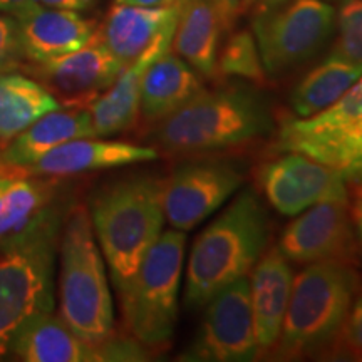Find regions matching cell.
<instances>
[{
	"instance_id": "obj_7",
	"label": "cell",
	"mask_w": 362,
	"mask_h": 362,
	"mask_svg": "<svg viewBox=\"0 0 362 362\" xmlns=\"http://www.w3.org/2000/svg\"><path fill=\"white\" fill-rule=\"evenodd\" d=\"M187 232L166 230L143 257L128 284L117 292L126 329L148 349H165L178 322Z\"/></svg>"
},
{
	"instance_id": "obj_22",
	"label": "cell",
	"mask_w": 362,
	"mask_h": 362,
	"mask_svg": "<svg viewBox=\"0 0 362 362\" xmlns=\"http://www.w3.org/2000/svg\"><path fill=\"white\" fill-rule=\"evenodd\" d=\"M178 16L171 49L205 78L216 76L220 39L226 30L215 0H176Z\"/></svg>"
},
{
	"instance_id": "obj_15",
	"label": "cell",
	"mask_w": 362,
	"mask_h": 362,
	"mask_svg": "<svg viewBox=\"0 0 362 362\" xmlns=\"http://www.w3.org/2000/svg\"><path fill=\"white\" fill-rule=\"evenodd\" d=\"M248 275L259 354H270L279 341L292 291L293 270L291 260L279 247H269Z\"/></svg>"
},
{
	"instance_id": "obj_20",
	"label": "cell",
	"mask_w": 362,
	"mask_h": 362,
	"mask_svg": "<svg viewBox=\"0 0 362 362\" xmlns=\"http://www.w3.org/2000/svg\"><path fill=\"white\" fill-rule=\"evenodd\" d=\"M96 136L90 112L86 107H57L13 136L0 155L8 168L27 170L54 148L71 139Z\"/></svg>"
},
{
	"instance_id": "obj_23",
	"label": "cell",
	"mask_w": 362,
	"mask_h": 362,
	"mask_svg": "<svg viewBox=\"0 0 362 362\" xmlns=\"http://www.w3.org/2000/svg\"><path fill=\"white\" fill-rule=\"evenodd\" d=\"M176 2L158 8L116 4L98 33L106 47L126 67L141 56L166 27L176 22Z\"/></svg>"
},
{
	"instance_id": "obj_35",
	"label": "cell",
	"mask_w": 362,
	"mask_h": 362,
	"mask_svg": "<svg viewBox=\"0 0 362 362\" xmlns=\"http://www.w3.org/2000/svg\"><path fill=\"white\" fill-rule=\"evenodd\" d=\"M351 214H352V220H354V225L357 226V230H359V235L362 238V183L357 185L356 188V202H354V206H352Z\"/></svg>"
},
{
	"instance_id": "obj_24",
	"label": "cell",
	"mask_w": 362,
	"mask_h": 362,
	"mask_svg": "<svg viewBox=\"0 0 362 362\" xmlns=\"http://www.w3.org/2000/svg\"><path fill=\"white\" fill-rule=\"evenodd\" d=\"M57 107L62 106L35 79L13 72L0 74V141H11L37 117Z\"/></svg>"
},
{
	"instance_id": "obj_38",
	"label": "cell",
	"mask_w": 362,
	"mask_h": 362,
	"mask_svg": "<svg viewBox=\"0 0 362 362\" xmlns=\"http://www.w3.org/2000/svg\"><path fill=\"white\" fill-rule=\"evenodd\" d=\"M4 175H6V171H4L2 168H0V181H2V178H4Z\"/></svg>"
},
{
	"instance_id": "obj_6",
	"label": "cell",
	"mask_w": 362,
	"mask_h": 362,
	"mask_svg": "<svg viewBox=\"0 0 362 362\" xmlns=\"http://www.w3.org/2000/svg\"><path fill=\"white\" fill-rule=\"evenodd\" d=\"M59 252L61 319L86 341H104L115 334V310L106 265L84 205L67 214Z\"/></svg>"
},
{
	"instance_id": "obj_14",
	"label": "cell",
	"mask_w": 362,
	"mask_h": 362,
	"mask_svg": "<svg viewBox=\"0 0 362 362\" xmlns=\"http://www.w3.org/2000/svg\"><path fill=\"white\" fill-rule=\"evenodd\" d=\"M296 264L347 262L356 255L354 220L349 202H324L307 208L284 228L277 245Z\"/></svg>"
},
{
	"instance_id": "obj_1",
	"label": "cell",
	"mask_w": 362,
	"mask_h": 362,
	"mask_svg": "<svg viewBox=\"0 0 362 362\" xmlns=\"http://www.w3.org/2000/svg\"><path fill=\"white\" fill-rule=\"evenodd\" d=\"M275 129L269 99L247 86L202 89L155 126V141L168 155H211L247 146Z\"/></svg>"
},
{
	"instance_id": "obj_19",
	"label": "cell",
	"mask_w": 362,
	"mask_h": 362,
	"mask_svg": "<svg viewBox=\"0 0 362 362\" xmlns=\"http://www.w3.org/2000/svg\"><path fill=\"white\" fill-rule=\"evenodd\" d=\"M17 24L25 59L34 64L78 51L98 33L96 22L84 19L76 11L39 4L17 17Z\"/></svg>"
},
{
	"instance_id": "obj_33",
	"label": "cell",
	"mask_w": 362,
	"mask_h": 362,
	"mask_svg": "<svg viewBox=\"0 0 362 362\" xmlns=\"http://www.w3.org/2000/svg\"><path fill=\"white\" fill-rule=\"evenodd\" d=\"M35 6V0H0V12L12 16L13 19L22 16Z\"/></svg>"
},
{
	"instance_id": "obj_30",
	"label": "cell",
	"mask_w": 362,
	"mask_h": 362,
	"mask_svg": "<svg viewBox=\"0 0 362 362\" xmlns=\"http://www.w3.org/2000/svg\"><path fill=\"white\" fill-rule=\"evenodd\" d=\"M24 59L17 19L0 12V74L13 72Z\"/></svg>"
},
{
	"instance_id": "obj_31",
	"label": "cell",
	"mask_w": 362,
	"mask_h": 362,
	"mask_svg": "<svg viewBox=\"0 0 362 362\" xmlns=\"http://www.w3.org/2000/svg\"><path fill=\"white\" fill-rule=\"evenodd\" d=\"M35 4L42 7H51V8H62V11H84L88 8L93 0H35Z\"/></svg>"
},
{
	"instance_id": "obj_13",
	"label": "cell",
	"mask_w": 362,
	"mask_h": 362,
	"mask_svg": "<svg viewBox=\"0 0 362 362\" xmlns=\"http://www.w3.org/2000/svg\"><path fill=\"white\" fill-rule=\"evenodd\" d=\"M124 66L115 57L96 33L78 51L37 62L35 81L44 86L62 107H88L103 96Z\"/></svg>"
},
{
	"instance_id": "obj_5",
	"label": "cell",
	"mask_w": 362,
	"mask_h": 362,
	"mask_svg": "<svg viewBox=\"0 0 362 362\" xmlns=\"http://www.w3.org/2000/svg\"><path fill=\"white\" fill-rule=\"evenodd\" d=\"M59 218L47 206L33 223L0 242V357L29 317L54 309Z\"/></svg>"
},
{
	"instance_id": "obj_18",
	"label": "cell",
	"mask_w": 362,
	"mask_h": 362,
	"mask_svg": "<svg viewBox=\"0 0 362 362\" xmlns=\"http://www.w3.org/2000/svg\"><path fill=\"white\" fill-rule=\"evenodd\" d=\"M8 354L25 362H103L104 344L89 342L72 330L61 315L37 312L21 325Z\"/></svg>"
},
{
	"instance_id": "obj_4",
	"label": "cell",
	"mask_w": 362,
	"mask_h": 362,
	"mask_svg": "<svg viewBox=\"0 0 362 362\" xmlns=\"http://www.w3.org/2000/svg\"><path fill=\"white\" fill-rule=\"evenodd\" d=\"M357 291L359 275L347 262H315L293 275L282 330L270 356L279 361L324 356L336 341Z\"/></svg>"
},
{
	"instance_id": "obj_2",
	"label": "cell",
	"mask_w": 362,
	"mask_h": 362,
	"mask_svg": "<svg viewBox=\"0 0 362 362\" xmlns=\"http://www.w3.org/2000/svg\"><path fill=\"white\" fill-rule=\"evenodd\" d=\"M269 211L255 189L240 192L193 242L187 265L185 305L203 309L215 293L247 277L270 243Z\"/></svg>"
},
{
	"instance_id": "obj_8",
	"label": "cell",
	"mask_w": 362,
	"mask_h": 362,
	"mask_svg": "<svg viewBox=\"0 0 362 362\" xmlns=\"http://www.w3.org/2000/svg\"><path fill=\"white\" fill-rule=\"evenodd\" d=\"M277 153H300L362 183V76L341 99L309 117H280Z\"/></svg>"
},
{
	"instance_id": "obj_11",
	"label": "cell",
	"mask_w": 362,
	"mask_h": 362,
	"mask_svg": "<svg viewBox=\"0 0 362 362\" xmlns=\"http://www.w3.org/2000/svg\"><path fill=\"white\" fill-rule=\"evenodd\" d=\"M205 315L189 346L187 362H248L259 357L248 277L228 284L206 302Z\"/></svg>"
},
{
	"instance_id": "obj_28",
	"label": "cell",
	"mask_w": 362,
	"mask_h": 362,
	"mask_svg": "<svg viewBox=\"0 0 362 362\" xmlns=\"http://www.w3.org/2000/svg\"><path fill=\"white\" fill-rule=\"evenodd\" d=\"M336 25L337 39L329 56L362 67V0H342Z\"/></svg>"
},
{
	"instance_id": "obj_37",
	"label": "cell",
	"mask_w": 362,
	"mask_h": 362,
	"mask_svg": "<svg viewBox=\"0 0 362 362\" xmlns=\"http://www.w3.org/2000/svg\"><path fill=\"white\" fill-rule=\"evenodd\" d=\"M255 2H257V0H240V7H242V11H243V8L252 7Z\"/></svg>"
},
{
	"instance_id": "obj_39",
	"label": "cell",
	"mask_w": 362,
	"mask_h": 362,
	"mask_svg": "<svg viewBox=\"0 0 362 362\" xmlns=\"http://www.w3.org/2000/svg\"><path fill=\"white\" fill-rule=\"evenodd\" d=\"M325 2H334V0H325Z\"/></svg>"
},
{
	"instance_id": "obj_36",
	"label": "cell",
	"mask_w": 362,
	"mask_h": 362,
	"mask_svg": "<svg viewBox=\"0 0 362 362\" xmlns=\"http://www.w3.org/2000/svg\"><path fill=\"white\" fill-rule=\"evenodd\" d=\"M285 2H288V0H260V6L257 8L265 11V8H274V7L282 6V4H285Z\"/></svg>"
},
{
	"instance_id": "obj_17",
	"label": "cell",
	"mask_w": 362,
	"mask_h": 362,
	"mask_svg": "<svg viewBox=\"0 0 362 362\" xmlns=\"http://www.w3.org/2000/svg\"><path fill=\"white\" fill-rule=\"evenodd\" d=\"M175 27L176 22L166 27L141 56L121 71L111 88L88 107L96 136H115L136 124L139 117V90L143 76L161 54L171 49Z\"/></svg>"
},
{
	"instance_id": "obj_27",
	"label": "cell",
	"mask_w": 362,
	"mask_h": 362,
	"mask_svg": "<svg viewBox=\"0 0 362 362\" xmlns=\"http://www.w3.org/2000/svg\"><path fill=\"white\" fill-rule=\"evenodd\" d=\"M216 74L223 78H240L253 84H265L267 72L262 64L259 45L248 30H240L228 39V42L216 59Z\"/></svg>"
},
{
	"instance_id": "obj_29",
	"label": "cell",
	"mask_w": 362,
	"mask_h": 362,
	"mask_svg": "<svg viewBox=\"0 0 362 362\" xmlns=\"http://www.w3.org/2000/svg\"><path fill=\"white\" fill-rule=\"evenodd\" d=\"M324 357L362 361V288L357 291L336 341L325 351Z\"/></svg>"
},
{
	"instance_id": "obj_21",
	"label": "cell",
	"mask_w": 362,
	"mask_h": 362,
	"mask_svg": "<svg viewBox=\"0 0 362 362\" xmlns=\"http://www.w3.org/2000/svg\"><path fill=\"white\" fill-rule=\"evenodd\" d=\"M202 89L203 84L193 67L173 54V49H168L144 72L139 90V117L146 126H156Z\"/></svg>"
},
{
	"instance_id": "obj_10",
	"label": "cell",
	"mask_w": 362,
	"mask_h": 362,
	"mask_svg": "<svg viewBox=\"0 0 362 362\" xmlns=\"http://www.w3.org/2000/svg\"><path fill=\"white\" fill-rule=\"evenodd\" d=\"M245 181L237 161L198 155L163 180V210L171 228L189 232L218 211Z\"/></svg>"
},
{
	"instance_id": "obj_12",
	"label": "cell",
	"mask_w": 362,
	"mask_h": 362,
	"mask_svg": "<svg viewBox=\"0 0 362 362\" xmlns=\"http://www.w3.org/2000/svg\"><path fill=\"white\" fill-rule=\"evenodd\" d=\"M262 163L255 178L269 205L280 215L297 216L324 202H349L346 180L329 166L300 153H277Z\"/></svg>"
},
{
	"instance_id": "obj_34",
	"label": "cell",
	"mask_w": 362,
	"mask_h": 362,
	"mask_svg": "<svg viewBox=\"0 0 362 362\" xmlns=\"http://www.w3.org/2000/svg\"><path fill=\"white\" fill-rule=\"evenodd\" d=\"M176 0H116V4H126V6H136V7H170L173 6Z\"/></svg>"
},
{
	"instance_id": "obj_3",
	"label": "cell",
	"mask_w": 362,
	"mask_h": 362,
	"mask_svg": "<svg viewBox=\"0 0 362 362\" xmlns=\"http://www.w3.org/2000/svg\"><path fill=\"white\" fill-rule=\"evenodd\" d=\"M89 216L119 292L163 233V180L133 175L107 185L90 202Z\"/></svg>"
},
{
	"instance_id": "obj_26",
	"label": "cell",
	"mask_w": 362,
	"mask_h": 362,
	"mask_svg": "<svg viewBox=\"0 0 362 362\" xmlns=\"http://www.w3.org/2000/svg\"><path fill=\"white\" fill-rule=\"evenodd\" d=\"M52 185L6 173L0 181V242L25 230L49 206Z\"/></svg>"
},
{
	"instance_id": "obj_25",
	"label": "cell",
	"mask_w": 362,
	"mask_h": 362,
	"mask_svg": "<svg viewBox=\"0 0 362 362\" xmlns=\"http://www.w3.org/2000/svg\"><path fill=\"white\" fill-rule=\"evenodd\" d=\"M362 76V67L330 57L314 67L296 86L291 94V106L297 117H309L324 111L341 99Z\"/></svg>"
},
{
	"instance_id": "obj_32",
	"label": "cell",
	"mask_w": 362,
	"mask_h": 362,
	"mask_svg": "<svg viewBox=\"0 0 362 362\" xmlns=\"http://www.w3.org/2000/svg\"><path fill=\"white\" fill-rule=\"evenodd\" d=\"M216 7L220 8V13L221 17H223V22H225V27L226 30L230 29V27L233 25L235 19H237V16L242 11V7H240V0H215Z\"/></svg>"
},
{
	"instance_id": "obj_9",
	"label": "cell",
	"mask_w": 362,
	"mask_h": 362,
	"mask_svg": "<svg viewBox=\"0 0 362 362\" xmlns=\"http://www.w3.org/2000/svg\"><path fill=\"white\" fill-rule=\"evenodd\" d=\"M336 25V8L325 0H288L253 17V37L267 76H282L322 51Z\"/></svg>"
},
{
	"instance_id": "obj_16",
	"label": "cell",
	"mask_w": 362,
	"mask_h": 362,
	"mask_svg": "<svg viewBox=\"0 0 362 362\" xmlns=\"http://www.w3.org/2000/svg\"><path fill=\"white\" fill-rule=\"evenodd\" d=\"M158 149L141 144L110 141L101 136L71 139L54 148L25 171L34 176H71L86 171L119 168L155 161Z\"/></svg>"
}]
</instances>
